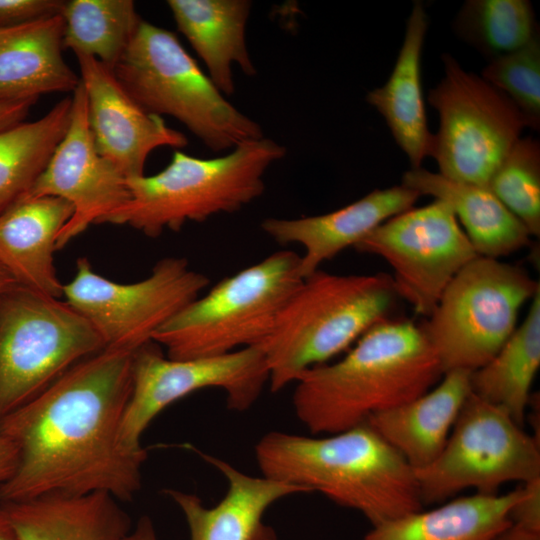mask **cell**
<instances>
[{
  "mask_svg": "<svg viewBox=\"0 0 540 540\" xmlns=\"http://www.w3.org/2000/svg\"><path fill=\"white\" fill-rule=\"evenodd\" d=\"M75 56L95 147L127 179L145 175L146 161L154 150L161 147L179 150L188 144L182 132L143 109L112 70L91 56Z\"/></svg>",
  "mask_w": 540,
  "mask_h": 540,
  "instance_id": "16",
  "label": "cell"
},
{
  "mask_svg": "<svg viewBox=\"0 0 540 540\" xmlns=\"http://www.w3.org/2000/svg\"><path fill=\"white\" fill-rule=\"evenodd\" d=\"M208 285V277L182 257L162 258L148 277L134 283L107 279L80 257L73 279L63 285V296L93 326L105 348L135 351L153 341Z\"/></svg>",
  "mask_w": 540,
  "mask_h": 540,
  "instance_id": "12",
  "label": "cell"
},
{
  "mask_svg": "<svg viewBox=\"0 0 540 540\" xmlns=\"http://www.w3.org/2000/svg\"><path fill=\"white\" fill-rule=\"evenodd\" d=\"M428 18L424 5L414 3L404 40L386 83L367 93L366 101L384 118L412 168L431 156L434 134L428 129L421 81V58Z\"/></svg>",
  "mask_w": 540,
  "mask_h": 540,
  "instance_id": "22",
  "label": "cell"
},
{
  "mask_svg": "<svg viewBox=\"0 0 540 540\" xmlns=\"http://www.w3.org/2000/svg\"><path fill=\"white\" fill-rule=\"evenodd\" d=\"M103 349L66 301L20 285L0 294V420Z\"/></svg>",
  "mask_w": 540,
  "mask_h": 540,
  "instance_id": "8",
  "label": "cell"
},
{
  "mask_svg": "<svg viewBox=\"0 0 540 540\" xmlns=\"http://www.w3.org/2000/svg\"><path fill=\"white\" fill-rule=\"evenodd\" d=\"M397 298L392 277L383 273L338 275L318 270L305 277L258 345L271 391L279 392L304 371L352 347L388 319Z\"/></svg>",
  "mask_w": 540,
  "mask_h": 540,
  "instance_id": "4",
  "label": "cell"
},
{
  "mask_svg": "<svg viewBox=\"0 0 540 540\" xmlns=\"http://www.w3.org/2000/svg\"><path fill=\"white\" fill-rule=\"evenodd\" d=\"M454 27L459 37L490 60L517 50L538 32L527 0H468Z\"/></svg>",
  "mask_w": 540,
  "mask_h": 540,
  "instance_id": "30",
  "label": "cell"
},
{
  "mask_svg": "<svg viewBox=\"0 0 540 540\" xmlns=\"http://www.w3.org/2000/svg\"><path fill=\"white\" fill-rule=\"evenodd\" d=\"M255 458L263 476L320 492L372 527L424 506L414 469L367 423L321 437L270 431Z\"/></svg>",
  "mask_w": 540,
  "mask_h": 540,
  "instance_id": "3",
  "label": "cell"
},
{
  "mask_svg": "<svg viewBox=\"0 0 540 540\" xmlns=\"http://www.w3.org/2000/svg\"><path fill=\"white\" fill-rule=\"evenodd\" d=\"M63 46L97 59L110 70L117 64L141 21L131 0L65 1Z\"/></svg>",
  "mask_w": 540,
  "mask_h": 540,
  "instance_id": "29",
  "label": "cell"
},
{
  "mask_svg": "<svg viewBox=\"0 0 540 540\" xmlns=\"http://www.w3.org/2000/svg\"><path fill=\"white\" fill-rule=\"evenodd\" d=\"M19 540H122L131 519L113 496H45L0 503Z\"/></svg>",
  "mask_w": 540,
  "mask_h": 540,
  "instance_id": "24",
  "label": "cell"
},
{
  "mask_svg": "<svg viewBox=\"0 0 540 540\" xmlns=\"http://www.w3.org/2000/svg\"><path fill=\"white\" fill-rule=\"evenodd\" d=\"M492 86L504 93L528 120L540 125V39L537 32L525 45L490 60L482 72Z\"/></svg>",
  "mask_w": 540,
  "mask_h": 540,
  "instance_id": "32",
  "label": "cell"
},
{
  "mask_svg": "<svg viewBox=\"0 0 540 540\" xmlns=\"http://www.w3.org/2000/svg\"><path fill=\"white\" fill-rule=\"evenodd\" d=\"M132 376L121 437L133 449L143 448L142 435L159 413L189 394L220 389L225 393L227 407L242 412L254 405L269 383L267 363L259 346L216 356L172 359L150 341L133 352Z\"/></svg>",
  "mask_w": 540,
  "mask_h": 540,
  "instance_id": "13",
  "label": "cell"
},
{
  "mask_svg": "<svg viewBox=\"0 0 540 540\" xmlns=\"http://www.w3.org/2000/svg\"><path fill=\"white\" fill-rule=\"evenodd\" d=\"M195 452L224 476L227 491L213 507L205 506L192 493L164 491L182 511L189 540H278L274 529L264 522L266 511L285 497L307 491L263 475L246 474L223 459Z\"/></svg>",
  "mask_w": 540,
  "mask_h": 540,
  "instance_id": "17",
  "label": "cell"
},
{
  "mask_svg": "<svg viewBox=\"0 0 540 540\" xmlns=\"http://www.w3.org/2000/svg\"><path fill=\"white\" fill-rule=\"evenodd\" d=\"M442 376L421 326L386 319L364 333L341 359L301 373L294 382L292 404L313 435L334 434L421 396Z\"/></svg>",
  "mask_w": 540,
  "mask_h": 540,
  "instance_id": "2",
  "label": "cell"
},
{
  "mask_svg": "<svg viewBox=\"0 0 540 540\" xmlns=\"http://www.w3.org/2000/svg\"><path fill=\"white\" fill-rule=\"evenodd\" d=\"M540 290L522 268L477 256L451 280L421 326L443 374L486 364L516 329L519 310Z\"/></svg>",
  "mask_w": 540,
  "mask_h": 540,
  "instance_id": "9",
  "label": "cell"
},
{
  "mask_svg": "<svg viewBox=\"0 0 540 540\" xmlns=\"http://www.w3.org/2000/svg\"><path fill=\"white\" fill-rule=\"evenodd\" d=\"M36 101V99L0 100V131L23 122Z\"/></svg>",
  "mask_w": 540,
  "mask_h": 540,
  "instance_id": "35",
  "label": "cell"
},
{
  "mask_svg": "<svg viewBox=\"0 0 540 540\" xmlns=\"http://www.w3.org/2000/svg\"><path fill=\"white\" fill-rule=\"evenodd\" d=\"M62 14L0 27V100L74 92L78 77L63 57Z\"/></svg>",
  "mask_w": 540,
  "mask_h": 540,
  "instance_id": "20",
  "label": "cell"
},
{
  "mask_svg": "<svg viewBox=\"0 0 540 540\" xmlns=\"http://www.w3.org/2000/svg\"><path fill=\"white\" fill-rule=\"evenodd\" d=\"M402 185L447 203L479 256L499 259L531 243L526 227L488 189L448 179L425 168H411Z\"/></svg>",
  "mask_w": 540,
  "mask_h": 540,
  "instance_id": "25",
  "label": "cell"
},
{
  "mask_svg": "<svg viewBox=\"0 0 540 540\" xmlns=\"http://www.w3.org/2000/svg\"><path fill=\"white\" fill-rule=\"evenodd\" d=\"M444 77L428 94L439 115L431 157L442 176L487 186L528 120L500 90L443 54Z\"/></svg>",
  "mask_w": 540,
  "mask_h": 540,
  "instance_id": "11",
  "label": "cell"
},
{
  "mask_svg": "<svg viewBox=\"0 0 540 540\" xmlns=\"http://www.w3.org/2000/svg\"><path fill=\"white\" fill-rule=\"evenodd\" d=\"M521 487L505 494L455 498L373 526L363 540H492L511 524Z\"/></svg>",
  "mask_w": 540,
  "mask_h": 540,
  "instance_id": "26",
  "label": "cell"
},
{
  "mask_svg": "<svg viewBox=\"0 0 540 540\" xmlns=\"http://www.w3.org/2000/svg\"><path fill=\"white\" fill-rule=\"evenodd\" d=\"M133 352L105 348L79 361L0 420L19 455L14 474L0 485V503L96 492L120 502L134 498L147 453L121 437Z\"/></svg>",
  "mask_w": 540,
  "mask_h": 540,
  "instance_id": "1",
  "label": "cell"
},
{
  "mask_svg": "<svg viewBox=\"0 0 540 540\" xmlns=\"http://www.w3.org/2000/svg\"><path fill=\"white\" fill-rule=\"evenodd\" d=\"M302 280L300 255L276 251L202 293L165 323L153 341L172 359L258 346Z\"/></svg>",
  "mask_w": 540,
  "mask_h": 540,
  "instance_id": "7",
  "label": "cell"
},
{
  "mask_svg": "<svg viewBox=\"0 0 540 540\" xmlns=\"http://www.w3.org/2000/svg\"><path fill=\"white\" fill-rule=\"evenodd\" d=\"M540 367V290L522 324L482 367L471 372V392L506 410L521 426Z\"/></svg>",
  "mask_w": 540,
  "mask_h": 540,
  "instance_id": "27",
  "label": "cell"
},
{
  "mask_svg": "<svg viewBox=\"0 0 540 540\" xmlns=\"http://www.w3.org/2000/svg\"><path fill=\"white\" fill-rule=\"evenodd\" d=\"M471 372L443 374L429 391L371 417L367 424L414 469L430 464L446 444L471 393Z\"/></svg>",
  "mask_w": 540,
  "mask_h": 540,
  "instance_id": "21",
  "label": "cell"
},
{
  "mask_svg": "<svg viewBox=\"0 0 540 540\" xmlns=\"http://www.w3.org/2000/svg\"><path fill=\"white\" fill-rule=\"evenodd\" d=\"M285 154L284 146L265 137L209 159L175 150L160 172L127 179L129 200L101 224L127 225L156 238L189 222L237 212L263 194L266 171Z\"/></svg>",
  "mask_w": 540,
  "mask_h": 540,
  "instance_id": "5",
  "label": "cell"
},
{
  "mask_svg": "<svg viewBox=\"0 0 540 540\" xmlns=\"http://www.w3.org/2000/svg\"><path fill=\"white\" fill-rule=\"evenodd\" d=\"M64 4L60 0H0V27L61 14Z\"/></svg>",
  "mask_w": 540,
  "mask_h": 540,
  "instance_id": "33",
  "label": "cell"
},
{
  "mask_svg": "<svg viewBox=\"0 0 540 540\" xmlns=\"http://www.w3.org/2000/svg\"><path fill=\"white\" fill-rule=\"evenodd\" d=\"M18 285L13 277L0 265V294Z\"/></svg>",
  "mask_w": 540,
  "mask_h": 540,
  "instance_id": "40",
  "label": "cell"
},
{
  "mask_svg": "<svg viewBox=\"0 0 540 540\" xmlns=\"http://www.w3.org/2000/svg\"><path fill=\"white\" fill-rule=\"evenodd\" d=\"M112 72L143 109L175 118L213 152L264 137L165 28L141 19Z\"/></svg>",
  "mask_w": 540,
  "mask_h": 540,
  "instance_id": "6",
  "label": "cell"
},
{
  "mask_svg": "<svg viewBox=\"0 0 540 540\" xmlns=\"http://www.w3.org/2000/svg\"><path fill=\"white\" fill-rule=\"evenodd\" d=\"M354 248L383 258L398 297L427 318L455 275L479 256L451 207L438 199L391 217Z\"/></svg>",
  "mask_w": 540,
  "mask_h": 540,
  "instance_id": "14",
  "label": "cell"
},
{
  "mask_svg": "<svg viewBox=\"0 0 540 540\" xmlns=\"http://www.w3.org/2000/svg\"><path fill=\"white\" fill-rule=\"evenodd\" d=\"M59 197L73 215L59 234L57 250L93 224H101L130 198L127 178L97 151L81 84L73 92L68 128L46 167L24 198Z\"/></svg>",
  "mask_w": 540,
  "mask_h": 540,
  "instance_id": "15",
  "label": "cell"
},
{
  "mask_svg": "<svg viewBox=\"0 0 540 540\" xmlns=\"http://www.w3.org/2000/svg\"><path fill=\"white\" fill-rule=\"evenodd\" d=\"M72 97L45 115L0 131V213L23 199L46 167L70 123Z\"/></svg>",
  "mask_w": 540,
  "mask_h": 540,
  "instance_id": "28",
  "label": "cell"
},
{
  "mask_svg": "<svg viewBox=\"0 0 540 540\" xmlns=\"http://www.w3.org/2000/svg\"><path fill=\"white\" fill-rule=\"evenodd\" d=\"M178 30L205 64L207 75L224 95L235 91L233 67L250 77L256 67L246 43L249 0H168Z\"/></svg>",
  "mask_w": 540,
  "mask_h": 540,
  "instance_id": "23",
  "label": "cell"
},
{
  "mask_svg": "<svg viewBox=\"0 0 540 540\" xmlns=\"http://www.w3.org/2000/svg\"><path fill=\"white\" fill-rule=\"evenodd\" d=\"M122 540H159L153 523L148 516H142L135 527Z\"/></svg>",
  "mask_w": 540,
  "mask_h": 540,
  "instance_id": "37",
  "label": "cell"
},
{
  "mask_svg": "<svg viewBox=\"0 0 540 540\" xmlns=\"http://www.w3.org/2000/svg\"><path fill=\"white\" fill-rule=\"evenodd\" d=\"M420 194L401 185L375 189L355 202L321 215L286 219L266 218L261 229L275 242L299 244L302 278L341 251L354 247L386 220L413 207Z\"/></svg>",
  "mask_w": 540,
  "mask_h": 540,
  "instance_id": "18",
  "label": "cell"
},
{
  "mask_svg": "<svg viewBox=\"0 0 540 540\" xmlns=\"http://www.w3.org/2000/svg\"><path fill=\"white\" fill-rule=\"evenodd\" d=\"M521 495L510 511L511 524L540 532V480L521 484Z\"/></svg>",
  "mask_w": 540,
  "mask_h": 540,
  "instance_id": "34",
  "label": "cell"
},
{
  "mask_svg": "<svg viewBox=\"0 0 540 540\" xmlns=\"http://www.w3.org/2000/svg\"><path fill=\"white\" fill-rule=\"evenodd\" d=\"M488 189L526 227L540 235V145L520 138L492 174Z\"/></svg>",
  "mask_w": 540,
  "mask_h": 540,
  "instance_id": "31",
  "label": "cell"
},
{
  "mask_svg": "<svg viewBox=\"0 0 540 540\" xmlns=\"http://www.w3.org/2000/svg\"><path fill=\"white\" fill-rule=\"evenodd\" d=\"M18 459V449L15 443L0 429V485L14 474Z\"/></svg>",
  "mask_w": 540,
  "mask_h": 540,
  "instance_id": "36",
  "label": "cell"
},
{
  "mask_svg": "<svg viewBox=\"0 0 540 540\" xmlns=\"http://www.w3.org/2000/svg\"><path fill=\"white\" fill-rule=\"evenodd\" d=\"M0 540H19L11 521L0 505Z\"/></svg>",
  "mask_w": 540,
  "mask_h": 540,
  "instance_id": "39",
  "label": "cell"
},
{
  "mask_svg": "<svg viewBox=\"0 0 540 540\" xmlns=\"http://www.w3.org/2000/svg\"><path fill=\"white\" fill-rule=\"evenodd\" d=\"M492 540H540V532H534L520 526L510 524L499 532Z\"/></svg>",
  "mask_w": 540,
  "mask_h": 540,
  "instance_id": "38",
  "label": "cell"
},
{
  "mask_svg": "<svg viewBox=\"0 0 540 540\" xmlns=\"http://www.w3.org/2000/svg\"><path fill=\"white\" fill-rule=\"evenodd\" d=\"M73 207L59 197L23 198L0 213V265L16 283L60 298L54 254Z\"/></svg>",
  "mask_w": 540,
  "mask_h": 540,
  "instance_id": "19",
  "label": "cell"
},
{
  "mask_svg": "<svg viewBox=\"0 0 540 540\" xmlns=\"http://www.w3.org/2000/svg\"><path fill=\"white\" fill-rule=\"evenodd\" d=\"M414 472L423 505L470 488L498 494L508 482L540 480L539 440L506 410L471 392L441 452Z\"/></svg>",
  "mask_w": 540,
  "mask_h": 540,
  "instance_id": "10",
  "label": "cell"
}]
</instances>
